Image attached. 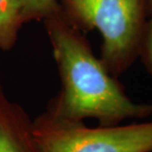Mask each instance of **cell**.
<instances>
[{
  "label": "cell",
  "instance_id": "1",
  "mask_svg": "<svg viewBox=\"0 0 152 152\" xmlns=\"http://www.w3.org/2000/svg\"><path fill=\"white\" fill-rule=\"evenodd\" d=\"M42 22L61 80L47 111L73 122L95 119L101 127L151 117L152 102L132 101L92 52L85 34L71 26L61 11Z\"/></svg>",
  "mask_w": 152,
  "mask_h": 152
},
{
  "label": "cell",
  "instance_id": "2",
  "mask_svg": "<svg viewBox=\"0 0 152 152\" xmlns=\"http://www.w3.org/2000/svg\"><path fill=\"white\" fill-rule=\"evenodd\" d=\"M61 13L83 34L97 30L102 35L99 59L119 79L140 57L148 17L147 0H58Z\"/></svg>",
  "mask_w": 152,
  "mask_h": 152
},
{
  "label": "cell",
  "instance_id": "3",
  "mask_svg": "<svg viewBox=\"0 0 152 152\" xmlns=\"http://www.w3.org/2000/svg\"><path fill=\"white\" fill-rule=\"evenodd\" d=\"M33 130L42 152H152V121L89 128L45 109Z\"/></svg>",
  "mask_w": 152,
  "mask_h": 152
},
{
  "label": "cell",
  "instance_id": "4",
  "mask_svg": "<svg viewBox=\"0 0 152 152\" xmlns=\"http://www.w3.org/2000/svg\"><path fill=\"white\" fill-rule=\"evenodd\" d=\"M0 152H42L33 130V119L6 94L0 83Z\"/></svg>",
  "mask_w": 152,
  "mask_h": 152
},
{
  "label": "cell",
  "instance_id": "5",
  "mask_svg": "<svg viewBox=\"0 0 152 152\" xmlns=\"http://www.w3.org/2000/svg\"><path fill=\"white\" fill-rule=\"evenodd\" d=\"M24 24L23 0H0V49L15 47Z\"/></svg>",
  "mask_w": 152,
  "mask_h": 152
},
{
  "label": "cell",
  "instance_id": "6",
  "mask_svg": "<svg viewBox=\"0 0 152 152\" xmlns=\"http://www.w3.org/2000/svg\"><path fill=\"white\" fill-rule=\"evenodd\" d=\"M61 11L58 0H23V19L25 24L42 22Z\"/></svg>",
  "mask_w": 152,
  "mask_h": 152
},
{
  "label": "cell",
  "instance_id": "7",
  "mask_svg": "<svg viewBox=\"0 0 152 152\" xmlns=\"http://www.w3.org/2000/svg\"><path fill=\"white\" fill-rule=\"evenodd\" d=\"M138 58H140L146 72L152 77V14L147 20Z\"/></svg>",
  "mask_w": 152,
  "mask_h": 152
},
{
  "label": "cell",
  "instance_id": "8",
  "mask_svg": "<svg viewBox=\"0 0 152 152\" xmlns=\"http://www.w3.org/2000/svg\"><path fill=\"white\" fill-rule=\"evenodd\" d=\"M148 4H149V11H150V15L152 14V0H147Z\"/></svg>",
  "mask_w": 152,
  "mask_h": 152
}]
</instances>
